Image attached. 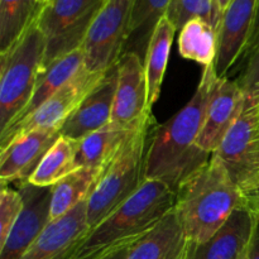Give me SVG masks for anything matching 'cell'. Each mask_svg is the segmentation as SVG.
I'll use <instances>...</instances> for the list:
<instances>
[{
    "instance_id": "1",
    "label": "cell",
    "mask_w": 259,
    "mask_h": 259,
    "mask_svg": "<svg viewBox=\"0 0 259 259\" xmlns=\"http://www.w3.org/2000/svg\"><path fill=\"white\" fill-rule=\"evenodd\" d=\"M218 77L215 66L205 67L189 103L166 123L152 128L146 153L144 179L164 182L177 192L187 177L211 158L212 154L201 151L196 142Z\"/></svg>"
},
{
    "instance_id": "2",
    "label": "cell",
    "mask_w": 259,
    "mask_h": 259,
    "mask_svg": "<svg viewBox=\"0 0 259 259\" xmlns=\"http://www.w3.org/2000/svg\"><path fill=\"white\" fill-rule=\"evenodd\" d=\"M244 205L243 192L219 157L212 154L179 187L175 211L189 242L200 244L207 242Z\"/></svg>"
},
{
    "instance_id": "3",
    "label": "cell",
    "mask_w": 259,
    "mask_h": 259,
    "mask_svg": "<svg viewBox=\"0 0 259 259\" xmlns=\"http://www.w3.org/2000/svg\"><path fill=\"white\" fill-rule=\"evenodd\" d=\"M175 204L176 192L168 185L146 180L131 199L90 230L73 259H95L114 247L139 240L175 209Z\"/></svg>"
},
{
    "instance_id": "4",
    "label": "cell",
    "mask_w": 259,
    "mask_h": 259,
    "mask_svg": "<svg viewBox=\"0 0 259 259\" xmlns=\"http://www.w3.org/2000/svg\"><path fill=\"white\" fill-rule=\"evenodd\" d=\"M153 115L147 116L134 129L106 166L88 199V225L90 230L100 225L144 184L147 139Z\"/></svg>"
},
{
    "instance_id": "5",
    "label": "cell",
    "mask_w": 259,
    "mask_h": 259,
    "mask_svg": "<svg viewBox=\"0 0 259 259\" xmlns=\"http://www.w3.org/2000/svg\"><path fill=\"white\" fill-rule=\"evenodd\" d=\"M47 42L37 20L0 53V134L18 120L29 104L45 67Z\"/></svg>"
},
{
    "instance_id": "6",
    "label": "cell",
    "mask_w": 259,
    "mask_h": 259,
    "mask_svg": "<svg viewBox=\"0 0 259 259\" xmlns=\"http://www.w3.org/2000/svg\"><path fill=\"white\" fill-rule=\"evenodd\" d=\"M106 0H48L37 23L47 42L45 68L82 48L86 34Z\"/></svg>"
},
{
    "instance_id": "7",
    "label": "cell",
    "mask_w": 259,
    "mask_h": 259,
    "mask_svg": "<svg viewBox=\"0 0 259 259\" xmlns=\"http://www.w3.org/2000/svg\"><path fill=\"white\" fill-rule=\"evenodd\" d=\"M245 96L244 109L214 153L243 195L259 182V103Z\"/></svg>"
},
{
    "instance_id": "8",
    "label": "cell",
    "mask_w": 259,
    "mask_h": 259,
    "mask_svg": "<svg viewBox=\"0 0 259 259\" xmlns=\"http://www.w3.org/2000/svg\"><path fill=\"white\" fill-rule=\"evenodd\" d=\"M134 0H106L94 19L82 50L85 68L106 72L124 53Z\"/></svg>"
},
{
    "instance_id": "9",
    "label": "cell",
    "mask_w": 259,
    "mask_h": 259,
    "mask_svg": "<svg viewBox=\"0 0 259 259\" xmlns=\"http://www.w3.org/2000/svg\"><path fill=\"white\" fill-rule=\"evenodd\" d=\"M104 73L105 72H90L83 67L72 80L68 81L42 106L0 134V148H4L17 137L34 129H61L89 91L93 90L101 80Z\"/></svg>"
},
{
    "instance_id": "10",
    "label": "cell",
    "mask_w": 259,
    "mask_h": 259,
    "mask_svg": "<svg viewBox=\"0 0 259 259\" xmlns=\"http://www.w3.org/2000/svg\"><path fill=\"white\" fill-rule=\"evenodd\" d=\"M18 189L24 199V207L5 242L0 245V259H23L51 223L52 187H39L29 182H19Z\"/></svg>"
},
{
    "instance_id": "11",
    "label": "cell",
    "mask_w": 259,
    "mask_h": 259,
    "mask_svg": "<svg viewBox=\"0 0 259 259\" xmlns=\"http://www.w3.org/2000/svg\"><path fill=\"white\" fill-rule=\"evenodd\" d=\"M118 86L111 123L123 128H136L151 115L148 108L144 61L134 52H124L118 61Z\"/></svg>"
},
{
    "instance_id": "12",
    "label": "cell",
    "mask_w": 259,
    "mask_h": 259,
    "mask_svg": "<svg viewBox=\"0 0 259 259\" xmlns=\"http://www.w3.org/2000/svg\"><path fill=\"white\" fill-rule=\"evenodd\" d=\"M245 91L239 81L218 77L206 106L204 125L196 146L201 151L214 154L229 129L240 115L245 105Z\"/></svg>"
},
{
    "instance_id": "13",
    "label": "cell",
    "mask_w": 259,
    "mask_h": 259,
    "mask_svg": "<svg viewBox=\"0 0 259 259\" xmlns=\"http://www.w3.org/2000/svg\"><path fill=\"white\" fill-rule=\"evenodd\" d=\"M89 233L85 200L68 214L51 222L23 259H73Z\"/></svg>"
},
{
    "instance_id": "14",
    "label": "cell",
    "mask_w": 259,
    "mask_h": 259,
    "mask_svg": "<svg viewBox=\"0 0 259 259\" xmlns=\"http://www.w3.org/2000/svg\"><path fill=\"white\" fill-rule=\"evenodd\" d=\"M118 72L116 62L104 73L95 88L89 91L80 105L63 123L61 126V136L80 141L110 123L118 86Z\"/></svg>"
},
{
    "instance_id": "15",
    "label": "cell",
    "mask_w": 259,
    "mask_h": 259,
    "mask_svg": "<svg viewBox=\"0 0 259 259\" xmlns=\"http://www.w3.org/2000/svg\"><path fill=\"white\" fill-rule=\"evenodd\" d=\"M257 0H232L223 13L218 29V55L215 71L227 77L233 66L247 53L252 34Z\"/></svg>"
},
{
    "instance_id": "16",
    "label": "cell",
    "mask_w": 259,
    "mask_h": 259,
    "mask_svg": "<svg viewBox=\"0 0 259 259\" xmlns=\"http://www.w3.org/2000/svg\"><path fill=\"white\" fill-rule=\"evenodd\" d=\"M60 136V128L34 129L17 137L4 148H0L2 185L27 182Z\"/></svg>"
},
{
    "instance_id": "17",
    "label": "cell",
    "mask_w": 259,
    "mask_h": 259,
    "mask_svg": "<svg viewBox=\"0 0 259 259\" xmlns=\"http://www.w3.org/2000/svg\"><path fill=\"white\" fill-rule=\"evenodd\" d=\"M257 218L240 206L207 242L190 243L187 259H243L255 229Z\"/></svg>"
},
{
    "instance_id": "18",
    "label": "cell",
    "mask_w": 259,
    "mask_h": 259,
    "mask_svg": "<svg viewBox=\"0 0 259 259\" xmlns=\"http://www.w3.org/2000/svg\"><path fill=\"white\" fill-rule=\"evenodd\" d=\"M189 245L174 209L156 228L136 242L126 259H187Z\"/></svg>"
},
{
    "instance_id": "19",
    "label": "cell",
    "mask_w": 259,
    "mask_h": 259,
    "mask_svg": "<svg viewBox=\"0 0 259 259\" xmlns=\"http://www.w3.org/2000/svg\"><path fill=\"white\" fill-rule=\"evenodd\" d=\"M138 126L132 129L123 128L110 121L108 125L77 141V153H76L77 168L81 167L104 168L108 166L123 146L125 139Z\"/></svg>"
},
{
    "instance_id": "20",
    "label": "cell",
    "mask_w": 259,
    "mask_h": 259,
    "mask_svg": "<svg viewBox=\"0 0 259 259\" xmlns=\"http://www.w3.org/2000/svg\"><path fill=\"white\" fill-rule=\"evenodd\" d=\"M176 28L171 20L164 15L157 24L144 56L147 89H148V108H153L161 94L164 73L168 65L169 52L174 42Z\"/></svg>"
},
{
    "instance_id": "21",
    "label": "cell",
    "mask_w": 259,
    "mask_h": 259,
    "mask_svg": "<svg viewBox=\"0 0 259 259\" xmlns=\"http://www.w3.org/2000/svg\"><path fill=\"white\" fill-rule=\"evenodd\" d=\"M83 67H85V55H83L82 48H78V50L73 51L68 55L62 56L55 62L51 63L47 68L43 70L34 89V93L30 98L29 104L15 123L25 119L33 111L37 110L39 106H42L48 99L52 98L58 90H61L68 81L72 80Z\"/></svg>"
},
{
    "instance_id": "22",
    "label": "cell",
    "mask_w": 259,
    "mask_h": 259,
    "mask_svg": "<svg viewBox=\"0 0 259 259\" xmlns=\"http://www.w3.org/2000/svg\"><path fill=\"white\" fill-rule=\"evenodd\" d=\"M105 168L106 167L104 168L81 167L52 186L51 222L68 214L77 205L88 200Z\"/></svg>"
},
{
    "instance_id": "23",
    "label": "cell",
    "mask_w": 259,
    "mask_h": 259,
    "mask_svg": "<svg viewBox=\"0 0 259 259\" xmlns=\"http://www.w3.org/2000/svg\"><path fill=\"white\" fill-rule=\"evenodd\" d=\"M169 4L171 0H134L124 52H134L144 60L152 34Z\"/></svg>"
},
{
    "instance_id": "24",
    "label": "cell",
    "mask_w": 259,
    "mask_h": 259,
    "mask_svg": "<svg viewBox=\"0 0 259 259\" xmlns=\"http://www.w3.org/2000/svg\"><path fill=\"white\" fill-rule=\"evenodd\" d=\"M77 141L60 136L43 156L35 171L27 182L39 187H52L77 169L76 164Z\"/></svg>"
},
{
    "instance_id": "25",
    "label": "cell",
    "mask_w": 259,
    "mask_h": 259,
    "mask_svg": "<svg viewBox=\"0 0 259 259\" xmlns=\"http://www.w3.org/2000/svg\"><path fill=\"white\" fill-rule=\"evenodd\" d=\"M179 52L186 60L205 67L215 65L218 55V32L202 19H192L180 30Z\"/></svg>"
},
{
    "instance_id": "26",
    "label": "cell",
    "mask_w": 259,
    "mask_h": 259,
    "mask_svg": "<svg viewBox=\"0 0 259 259\" xmlns=\"http://www.w3.org/2000/svg\"><path fill=\"white\" fill-rule=\"evenodd\" d=\"M37 0H0V53L9 50L38 19Z\"/></svg>"
},
{
    "instance_id": "27",
    "label": "cell",
    "mask_w": 259,
    "mask_h": 259,
    "mask_svg": "<svg viewBox=\"0 0 259 259\" xmlns=\"http://www.w3.org/2000/svg\"><path fill=\"white\" fill-rule=\"evenodd\" d=\"M223 13L218 0H171L166 15L176 30H181L190 20L202 19L218 32Z\"/></svg>"
},
{
    "instance_id": "28",
    "label": "cell",
    "mask_w": 259,
    "mask_h": 259,
    "mask_svg": "<svg viewBox=\"0 0 259 259\" xmlns=\"http://www.w3.org/2000/svg\"><path fill=\"white\" fill-rule=\"evenodd\" d=\"M24 207V199L19 189L2 185L0 191V245L5 242L13 225Z\"/></svg>"
},
{
    "instance_id": "29",
    "label": "cell",
    "mask_w": 259,
    "mask_h": 259,
    "mask_svg": "<svg viewBox=\"0 0 259 259\" xmlns=\"http://www.w3.org/2000/svg\"><path fill=\"white\" fill-rule=\"evenodd\" d=\"M238 81L248 95L255 96L259 94V42L248 55L245 70Z\"/></svg>"
},
{
    "instance_id": "30",
    "label": "cell",
    "mask_w": 259,
    "mask_h": 259,
    "mask_svg": "<svg viewBox=\"0 0 259 259\" xmlns=\"http://www.w3.org/2000/svg\"><path fill=\"white\" fill-rule=\"evenodd\" d=\"M136 242H138V240H136ZM136 242H129L125 243V244H120L118 245V247H114L113 249L108 250V252L99 255V257L95 259H126L129 253H131L132 248H133V245L136 244Z\"/></svg>"
},
{
    "instance_id": "31",
    "label": "cell",
    "mask_w": 259,
    "mask_h": 259,
    "mask_svg": "<svg viewBox=\"0 0 259 259\" xmlns=\"http://www.w3.org/2000/svg\"><path fill=\"white\" fill-rule=\"evenodd\" d=\"M243 259H259V219L258 218H257V223H255V229L252 235V239H250V243L249 245H248L247 252H245Z\"/></svg>"
},
{
    "instance_id": "32",
    "label": "cell",
    "mask_w": 259,
    "mask_h": 259,
    "mask_svg": "<svg viewBox=\"0 0 259 259\" xmlns=\"http://www.w3.org/2000/svg\"><path fill=\"white\" fill-rule=\"evenodd\" d=\"M244 199L245 204L249 207L250 211L259 219V182L253 187V189H250L249 191L245 192Z\"/></svg>"
},
{
    "instance_id": "33",
    "label": "cell",
    "mask_w": 259,
    "mask_h": 259,
    "mask_svg": "<svg viewBox=\"0 0 259 259\" xmlns=\"http://www.w3.org/2000/svg\"><path fill=\"white\" fill-rule=\"evenodd\" d=\"M259 42V0H257V4H255V13H254V22H253V28H252V34H250L249 45H248L247 53L245 56L249 55L250 51L257 46Z\"/></svg>"
},
{
    "instance_id": "34",
    "label": "cell",
    "mask_w": 259,
    "mask_h": 259,
    "mask_svg": "<svg viewBox=\"0 0 259 259\" xmlns=\"http://www.w3.org/2000/svg\"><path fill=\"white\" fill-rule=\"evenodd\" d=\"M230 2H232V0H218V3H219V5H220V8H222L223 12L227 9V7L230 4Z\"/></svg>"
},
{
    "instance_id": "35",
    "label": "cell",
    "mask_w": 259,
    "mask_h": 259,
    "mask_svg": "<svg viewBox=\"0 0 259 259\" xmlns=\"http://www.w3.org/2000/svg\"><path fill=\"white\" fill-rule=\"evenodd\" d=\"M37 2H38V3H40V4H42V5H45L46 3L48 2V0H37Z\"/></svg>"
},
{
    "instance_id": "36",
    "label": "cell",
    "mask_w": 259,
    "mask_h": 259,
    "mask_svg": "<svg viewBox=\"0 0 259 259\" xmlns=\"http://www.w3.org/2000/svg\"><path fill=\"white\" fill-rule=\"evenodd\" d=\"M249 96H250V95H249ZM252 98L255 99V100H257V101H259V95H258V96H252Z\"/></svg>"
},
{
    "instance_id": "37",
    "label": "cell",
    "mask_w": 259,
    "mask_h": 259,
    "mask_svg": "<svg viewBox=\"0 0 259 259\" xmlns=\"http://www.w3.org/2000/svg\"><path fill=\"white\" fill-rule=\"evenodd\" d=\"M258 95H259V94H258ZM258 95H255V96H258ZM250 96H252V95H250Z\"/></svg>"
}]
</instances>
